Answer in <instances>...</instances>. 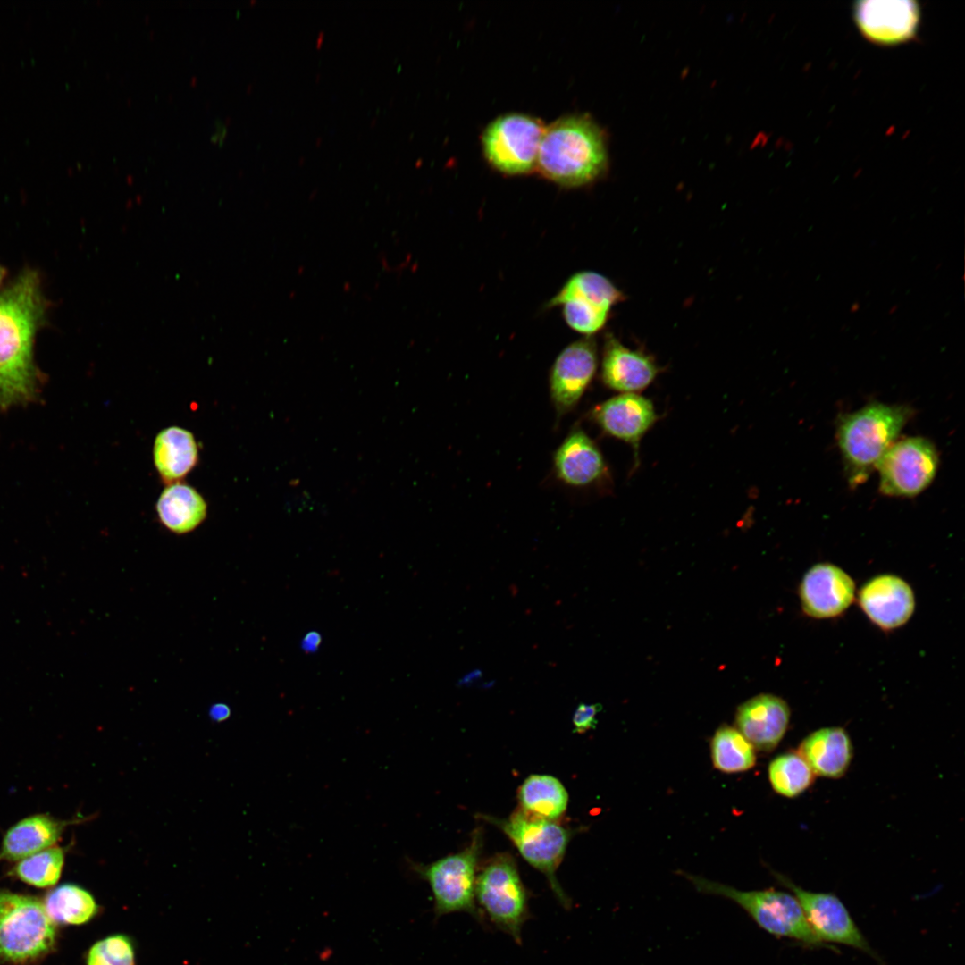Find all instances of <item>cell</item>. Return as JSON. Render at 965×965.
Instances as JSON below:
<instances>
[{"instance_id":"1","label":"cell","mask_w":965,"mask_h":965,"mask_svg":"<svg viewBox=\"0 0 965 965\" xmlns=\"http://www.w3.org/2000/svg\"><path fill=\"white\" fill-rule=\"evenodd\" d=\"M45 313L40 281L28 270L0 292V406L34 397L37 372L32 347Z\"/></svg>"},{"instance_id":"2","label":"cell","mask_w":965,"mask_h":965,"mask_svg":"<svg viewBox=\"0 0 965 965\" xmlns=\"http://www.w3.org/2000/svg\"><path fill=\"white\" fill-rule=\"evenodd\" d=\"M537 166L564 187L589 184L605 172L607 151L598 125L588 116H566L544 128Z\"/></svg>"},{"instance_id":"3","label":"cell","mask_w":965,"mask_h":965,"mask_svg":"<svg viewBox=\"0 0 965 965\" xmlns=\"http://www.w3.org/2000/svg\"><path fill=\"white\" fill-rule=\"evenodd\" d=\"M912 415V409L905 405L871 402L840 416L836 441L852 487L865 482L877 469Z\"/></svg>"},{"instance_id":"4","label":"cell","mask_w":965,"mask_h":965,"mask_svg":"<svg viewBox=\"0 0 965 965\" xmlns=\"http://www.w3.org/2000/svg\"><path fill=\"white\" fill-rule=\"evenodd\" d=\"M680 874L698 892L734 902L769 934L792 938L808 946L823 945L813 933L794 894L773 888L743 891L703 877L686 872Z\"/></svg>"},{"instance_id":"5","label":"cell","mask_w":965,"mask_h":965,"mask_svg":"<svg viewBox=\"0 0 965 965\" xmlns=\"http://www.w3.org/2000/svg\"><path fill=\"white\" fill-rule=\"evenodd\" d=\"M55 923L37 897L0 888V962L26 965L55 944Z\"/></svg>"},{"instance_id":"6","label":"cell","mask_w":965,"mask_h":965,"mask_svg":"<svg viewBox=\"0 0 965 965\" xmlns=\"http://www.w3.org/2000/svg\"><path fill=\"white\" fill-rule=\"evenodd\" d=\"M475 899L486 923L522 943V928L530 917L529 894L511 855L499 853L482 867Z\"/></svg>"},{"instance_id":"7","label":"cell","mask_w":965,"mask_h":965,"mask_svg":"<svg viewBox=\"0 0 965 965\" xmlns=\"http://www.w3.org/2000/svg\"><path fill=\"white\" fill-rule=\"evenodd\" d=\"M481 845V835H475L470 844L459 852L429 864L409 863L411 871L426 881L431 888L435 918L466 912L481 925L487 924L475 899Z\"/></svg>"},{"instance_id":"8","label":"cell","mask_w":965,"mask_h":965,"mask_svg":"<svg viewBox=\"0 0 965 965\" xmlns=\"http://www.w3.org/2000/svg\"><path fill=\"white\" fill-rule=\"evenodd\" d=\"M484 819L503 831L523 858L546 877L562 907L571 909L572 902L556 877L571 838L570 830L557 821L531 815L520 808L508 818L484 816Z\"/></svg>"},{"instance_id":"9","label":"cell","mask_w":965,"mask_h":965,"mask_svg":"<svg viewBox=\"0 0 965 965\" xmlns=\"http://www.w3.org/2000/svg\"><path fill=\"white\" fill-rule=\"evenodd\" d=\"M939 466L935 444L924 437L896 440L880 459L879 491L888 497L911 498L934 481Z\"/></svg>"},{"instance_id":"10","label":"cell","mask_w":965,"mask_h":965,"mask_svg":"<svg viewBox=\"0 0 965 965\" xmlns=\"http://www.w3.org/2000/svg\"><path fill=\"white\" fill-rule=\"evenodd\" d=\"M544 128L535 118L511 113L499 116L482 135L486 159L507 174H524L537 165Z\"/></svg>"},{"instance_id":"11","label":"cell","mask_w":965,"mask_h":965,"mask_svg":"<svg viewBox=\"0 0 965 965\" xmlns=\"http://www.w3.org/2000/svg\"><path fill=\"white\" fill-rule=\"evenodd\" d=\"M772 874L795 895L809 925L821 944L847 945L878 960L847 908L835 894L806 890L778 872L773 871Z\"/></svg>"},{"instance_id":"12","label":"cell","mask_w":965,"mask_h":965,"mask_svg":"<svg viewBox=\"0 0 965 965\" xmlns=\"http://www.w3.org/2000/svg\"><path fill=\"white\" fill-rule=\"evenodd\" d=\"M598 365L596 340L584 336L568 344L554 360L550 393L558 417L572 411L590 385Z\"/></svg>"},{"instance_id":"13","label":"cell","mask_w":965,"mask_h":965,"mask_svg":"<svg viewBox=\"0 0 965 965\" xmlns=\"http://www.w3.org/2000/svg\"><path fill=\"white\" fill-rule=\"evenodd\" d=\"M852 13L860 34L880 46H895L912 40L920 22V7L912 0L857 1Z\"/></svg>"},{"instance_id":"14","label":"cell","mask_w":965,"mask_h":965,"mask_svg":"<svg viewBox=\"0 0 965 965\" xmlns=\"http://www.w3.org/2000/svg\"><path fill=\"white\" fill-rule=\"evenodd\" d=\"M802 611L816 619L842 615L855 599V583L849 574L831 563L812 566L799 586Z\"/></svg>"},{"instance_id":"15","label":"cell","mask_w":965,"mask_h":965,"mask_svg":"<svg viewBox=\"0 0 965 965\" xmlns=\"http://www.w3.org/2000/svg\"><path fill=\"white\" fill-rule=\"evenodd\" d=\"M858 603L867 617L885 631L905 625L916 605L911 586L892 574L878 575L867 581L858 592Z\"/></svg>"},{"instance_id":"16","label":"cell","mask_w":965,"mask_h":965,"mask_svg":"<svg viewBox=\"0 0 965 965\" xmlns=\"http://www.w3.org/2000/svg\"><path fill=\"white\" fill-rule=\"evenodd\" d=\"M790 717L791 710L785 700L761 693L738 707L735 726L755 749L769 752L785 734Z\"/></svg>"},{"instance_id":"17","label":"cell","mask_w":965,"mask_h":965,"mask_svg":"<svg viewBox=\"0 0 965 965\" xmlns=\"http://www.w3.org/2000/svg\"><path fill=\"white\" fill-rule=\"evenodd\" d=\"M659 372L650 355L626 347L611 332L605 334L601 379L607 387L622 393H635L649 386Z\"/></svg>"},{"instance_id":"18","label":"cell","mask_w":965,"mask_h":965,"mask_svg":"<svg viewBox=\"0 0 965 965\" xmlns=\"http://www.w3.org/2000/svg\"><path fill=\"white\" fill-rule=\"evenodd\" d=\"M593 421L608 435L638 449L639 442L657 420L650 399L636 393H623L597 405Z\"/></svg>"},{"instance_id":"19","label":"cell","mask_w":965,"mask_h":965,"mask_svg":"<svg viewBox=\"0 0 965 965\" xmlns=\"http://www.w3.org/2000/svg\"><path fill=\"white\" fill-rule=\"evenodd\" d=\"M553 467L557 478L573 487L592 485L607 473L601 452L581 428L572 430L556 449Z\"/></svg>"},{"instance_id":"20","label":"cell","mask_w":965,"mask_h":965,"mask_svg":"<svg viewBox=\"0 0 965 965\" xmlns=\"http://www.w3.org/2000/svg\"><path fill=\"white\" fill-rule=\"evenodd\" d=\"M71 820H61L39 813L21 818L4 833L0 846V861L17 862L55 845Z\"/></svg>"},{"instance_id":"21","label":"cell","mask_w":965,"mask_h":965,"mask_svg":"<svg viewBox=\"0 0 965 965\" xmlns=\"http://www.w3.org/2000/svg\"><path fill=\"white\" fill-rule=\"evenodd\" d=\"M796 751L815 776L827 778L842 777L853 757L852 740L846 730L839 726L823 727L812 732L801 741Z\"/></svg>"},{"instance_id":"22","label":"cell","mask_w":965,"mask_h":965,"mask_svg":"<svg viewBox=\"0 0 965 965\" xmlns=\"http://www.w3.org/2000/svg\"><path fill=\"white\" fill-rule=\"evenodd\" d=\"M153 457L158 474L171 484L179 482L194 468L198 460V448L189 431L171 426L156 435Z\"/></svg>"},{"instance_id":"23","label":"cell","mask_w":965,"mask_h":965,"mask_svg":"<svg viewBox=\"0 0 965 965\" xmlns=\"http://www.w3.org/2000/svg\"><path fill=\"white\" fill-rule=\"evenodd\" d=\"M207 505L193 487L180 482L167 486L158 498L156 512L162 524L177 534L195 530L206 516Z\"/></svg>"},{"instance_id":"24","label":"cell","mask_w":965,"mask_h":965,"mask_svg":"<svg viewBox=\"0 0 965 965\" xmlns=\"http://www.w3.org/2000/svg\"><path fill=\"white\" fill-rule=\"evenodd\" d=\"M520 809L531 815L557 821L566 811L568 794L562 783L550 775L529 776L518 789Z\"/></svg>"},{"instance_id":"25","label":"cell","mask_w":965,"mask_h":965,"mask_svg":"<svg viewBox=\"0 0 965 965\" xmlns=\"http://www.w3.org/2000/svg\"><path fill=\"white\" fill-rule=\"evenodd\" d=\"M578 298L611 310L625 299V294L606 276L592 271L573 274L547 304V307L560 306L564 302Z\"/></svg>"},{"instance_id":"26","label":"cell","mask_w":965,"mask_h":965,"mask_svg":"<svg viewBox=\"0 0 965 965\" xmlns=\"http://www.w3.org/2000/svg\"><path fill=\"white\" fill-rule=\"evenodd\" d=\"M43 904L54 923L65 925L87 923L98 910L92 894L73 884H64L49 891Z\"/></svg>"},{"instance_id":"27","label":"cell","mask_w":965,"mask_h":965,"mask_svg":"<svg viewBox=\"0 0 965 965\" xmlns=\"http://www.w3.org/2000/svg\"><path fill=\"white\" fill-rule=\"evenodd\" d=\"M755 750L735 727L726 725L717 729L710 743L713 765L725 773L743 772L754 767Z\"/></svg>"},{"instance_id":"28","label":"cell","mask_w":965,"mask_h":965,"mask_svg":"<svg viewBox=\"0 0 965 965\" xmlns=\"http://www.w3.org/2000/svg\"><path fill=\"white\" fill-rule=\"evenodd\" d=\"M768 774L774 791L788 798L799 796L815 780L812 769L797 751L776 757L769 763Z\"/></svg>"},{"instance_id":"29","label":"cell","mask_w":965,"mask_h":965,"mask_svg":"<svg viewBox=\"0 0 965 965\" xmlns=\"http://www.w3.org/2000/svg\"><path fill=\"white\" fill-rule=\"evenodd\" d=\"M64 860V849L54 845L17 861L10 873L29 885L50 887L61 877Z\"/></svg>"},{"instance_id":"30","label":"cell","mask_w":965,"mask_h":965,"mask_svg":"<svg viewBox=\"0 0 965 965\" xmlns=\"http://www.w3.org/2000/svg\"><path fill=\"white\" fill-rule=\"evenodd\" d=\"M560 306L566 324L586 337L593 336L606 325L611 311L578 298L567 300Z\"/></svg>"},{"instance_id":"31","label":"cell","mask_w":965,"mask_h":965,"mask_svg":"<svg viewBox=\"0 0 965 965\" xmlns=\"http://www.w3.org/2000/svg\"><path fill=\"white\" fill-rule=\"evenodd\" d=\"M87 965H135L133 943L121 934L106 936L91 946Z\"/></svg>"},{"instance_id":"32","label":"cell","mask_w":965,"mask_h":965,"mask_svg":"<svg viewBox=\"0 0 965 965\" xmlns=\"http://www.w3.org/2000/svg\"><path fill=\"white\" fill-rule=\"evenodd\" d=\"M601 709L602 707L599 703L580 704L573 716L574 732L583 734L594 728L598 722L597 715Z\"/></svg>"},{"instance_id":"33","label":"cell","mask_w":965,"mask_h":965,"mask_svg":"<svg viewBox=\"0 0 965 965\" xmlns=\"http://www.w3.org/2000/svg\"><path fill=\"white\" fill-rule=\"evenodd\" d=\"M230 715V709L224 704H215L210 710L211 717L215 721H222Z\"/></svg>"},{"instance_id":"34","label":"cell","mask_w":965,"mask_h":965,"mask_svg":"<svg viewBox=\"0 0 965 965\" xmlns=\"http://www.w3.org/2000/svg\"><path fill=\"white\" fill-rule=\"evenodd\" d=\"M323 39H324V31L320 30L318 35H317L316 40H315V46H316L317 48H319L323 45Z\"/></svg>"},{"instance_id":"35","label":"cell","mask_w":965,"mask_h":965,"mask_svg":"<svg viewBox=\"0 0 965 965\" xmlns=\"http://www.w3.org/2000/svg\"><path fill=\"white\" fill-rule=\"evenodd\" d=\"M4 268H3V267H2L1 265H0V283H1L2 280H3V278H4Z\"/></svg>"}]
</instances>
